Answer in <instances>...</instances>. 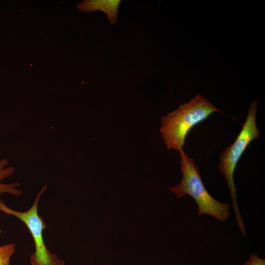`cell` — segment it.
Returning a JSON list of instances; mask_svg holds the SVG:
<instances>
[{"label":"cell","instance_id":"8992f818","mask_svg":"<svg viewBox=\"0 0 265 265\" xmlns=\"http://www.w3.org/2000/svg\"><path fill=\"white\" fill-rule=\"evenodd\" d=\"M8 161L6 159H0V194L8 193L15 196H20L23 191L19 188L21 186L19 183L3 184L2 181L10 177L14 172L15 168L8 166Z\"/></svg>","mask_w":265,"mask_h":265},{"label":"cell","instance_id":"30bf717a","mask_svg":"<svg viewBox=\"0 0 265 265\" xmlns=\"http://www.w3.org/2000/svg\"></svg>","mask_w":265,"mask_h":265},{"label":"cell","instance_id":"ba28073f","mask_svg":"<svg viewBox=\"0 0 265 265\" xmlns=\"http://www.w3.org/2000/svg\"><path fill=\"white\" fill-rule=\"evenodd\" d=\"M245 263L248 265H265V260L259 258L256 254H252Z\"/></svg>","mask_w":265,"mask_h":265},{"label":"cell","instance_id":"7a4b0ae2","mask_svg":"<svg viewBox=\"0 0 265 265\" xmlns=\"http://www.w3.org/2000/svg\"><path fill=\"white\" fill-rule=\"evenodd\" d=\"M179 152L183 178L178 185L170 187L169 189L178 198L186 195L191 196L198 206V215L207 214L219 221H225L230 214V204L217 201L209 193L202 182L199 168L194 160L183 149Z\"/></svg>","mask_w":265,"mask_h":265},{"label":"cell","instance_id":"277c9868","mask_svg":"<svg viewBox=\"0 0 265 265\" xmlns=\"http://www.w3.org/2000/svg\"><path fill=\"white\" fill-rule=\"evenodd\" d=\"M47 188V186L45 185L37 194L31 206L26 211L20 212L12 209L0 199V211L17 217L28 229L35 246V251L29 258L31 265H65L63 260L59 259L47 248L43 238V230L46 225L38 213V204L42 194Z\"/></svg>","mask_w":265,"mask_h":265},{"label":"cell","instance_id":"9c48e42d","mask_svg":"<svg viewBox=\"0 0 265 265\" xmlns=\"http://www.w3.org/2000/svg\"><path fill=\"white\" fill-rule=\"evenodd\" d=\"M244 265H248L245 263Z\"/></svg>","mask_w":265,"mask_h":265},{"label":"cell","instance_id":"5b68a950","mask_svg":"<svg viewBox=\"0 0 265 265\" xmlns=\"http://www.w3.org/2000/svg\"><path fill=\"white\" fill-rule=\"evenodd\" d=\"M120 0H90L80 2L77 7L79 10L90 12L96 10L105 13L109 22L112 25L116 23Z\"/></svg>","mask_w":265,"mask_h":265},{"label":"cell","instance_id":"52a82bcc","mask_svg":"<svg viewBox=\"0 0 265 265\" xmlns=\"http://www.w3.org/2000/svg\"><path fill=\"white\" fill-rule=\"evenodd\" d=\"M16 251L14 242L0 246V265H10V260Z\"/></svg>","mask_w":265,"mask_h":265},{"label":"cell","instance_id":"3957f363","mask_svg":"<svg viewBox=\"0 0 265 265\" xmlns=\"http://www.w3.org/2000/svg\"><path fill=\"white\" fill-rule=\"evenodd\" d=\"M258 102L253 101L242 129L234 142L222 152L219 157L218 168L224 177L230 193L236 220L242 234H245L243 222L237 199V189L234 181L236 165L249 143L260 135L256 123Z\"/></svg>","mask_w":265,"mask_h":265},{"label":"cell","instance_id":"6da1fadb","mask_svg":"<svg viewBox=\"0 0 265 265\" xmlns=\"http://www.w3.org/2000/svg\"><path fill=\"white\" fill-rule=\"evenodd\" d=\"M221 111L201 95L196 94L188 103L161 118L160 131L168 149L179 151L189 131L212 113Z\"/></svg>","mask_w":265,"mask_h":265}]
</instances>
